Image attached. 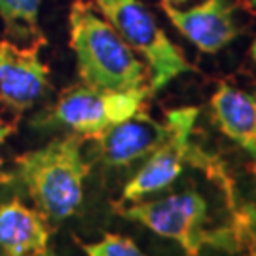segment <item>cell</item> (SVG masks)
I'll return each mask as SVG.
<instances>
[{"label": "cell", "instance_id": "13", "mask_svg": "<svg viewBox=\"0 0 256 256\" xmlns=\"http://www.w3.org/2000/svg\"><path fill=\"white\" fill-rule=\"evenodd\" d=\"M74 241L88 256H146L135 245V241L118 234H104L95 243H86L76 238Z\"/></svg>", "mask_w": 256, "mask_h": 256}, {"label": "cell", "instance_id": "7", "mask_svg": "<svg viewBox=\"0 0 256 256\" xmlns=\"http://www.w3.org/2000/svg\"><path fill=\"white\" fill-rule=\"evenodd\" d=\"M48 40L19 46L12 40H0V104L21 118L52 90L50 66L42 61L40 50Z\"/></svg>", "mask_w": 256, "mask_h": 256}, {"label": "cell", "instance_id": "20", "mask_svg": "<svg viewBox=\"0 0 256 256\" xmlns=\"http://www.w3.org/2000/svg\"><path fill=\"white\" fill-rule=\"evenodd\" d=\"M248 256H256V254H254V252H250V250H248Z\"/></svg>", "mask_w": 256, "mask_h": 256}, {"label": "cell", "instance_id": "5", "mask_svg": "<svg viewBox=\"0 0 256 256\" xmlns=\"http://www.w3.org/2000/svg\"><path fill=\"white\" fill-rule=\"evenodd\" d=\"M150 95L148 88L104 92L76 84L59 93L54 104L34 118L32 126L40 129L64 128L86 138H95L108 128L144 110V101Z\"/></svg>", "mask_w": 256, "mask_h": 256}, {"label": "cell", "instance_id": "6", "mask_svg": "<svg viewBox=\"0 0 256 256\" xmlns=\"http://www.w3.org/2000/svg\"><path fill=\"white\" fill-rule=\"evenodd\" d=\"M198 114L200 110L196 106H182L165 112V124L169 128L167 137L126 184L118 203L140 202L150 194L165 190L180 176L184 164L192 160L194 146L190 144V137Z\"/></svg>", "mask_w": 256, "mask_h": 256}, {"label": "cell", "instance_id": "9", "mask_svg": "<svg viewBox=\"0 0 256 256\" xmlns=\"http://www.w3.org/2000/svg\"><path fill=\"white\" fill-rule=\"evenodd\" d=\"M169 128L156 122L144 110L102 131L95 137L101 160L110 167H129L154 152L165 140Z\"/></svg>", "mask_w": 256, "mask_h": 256}, {"label": "cell", "instance_id": "18", "mask_svg": "<svg viewBox=\"0 0 256 256\" xmlns=\"http://www.w3.org/2000/svg\"><path fill=\"white\" fill-rule=\"evenodd\" d=\"M245 2H247V6L252 10V12H256V0H245Z\"/></svg>", "mask_w": 256, "mask_h": 256}, {"label": "cell", "instance_id": "2", "mask_svg": "<svg viewBox=\"0 0 256 256\" xmlns=\"http://www.w3.org/2000/svg\"><path fill=\"white\" fill-rule=\"evenodd\" d=\"M68 46L76 55L78 76L86 86L104 92L148 88L146 64L92 2H72L68 12Z\"/></svg>", "mask_w": 256, "mask_h": 256}, {"label": "cell", "instance_id": "19", "mask_svg": "<svg viewBox=\"0 0 256 256\" xmlns=\"http://www.w3.org/2000/svg\"><path fill=\"white\" fill-rule=\"evenodd\" d=\"M42 256H55V254H54V252H52V250H48L46 254H42Z\"/></svg>", "mask_w": 256, "mask_h": 256}, {"label": "cell", "instance_id": "8", "mask_svg": "<svg viewBox=\"0 0 256 256\" xmlns=\"http://www.w3.org/2000/svg\"><path fill=\"white\" fill-rule=\"evenodd\" d=\"M167 19L203 54H218L243 32L232 0H203L188 10L160 2Z\"/></svg>", "mask_w": 256, "mask_h": 256}, {"label": "cell", "instance_id": "15", "mask_svg": "<svg viewBox=\"0 0 256 256\" xmlns=\"http://www.w3.org/2000/svg\"><path fill=\"white\" fill-rule=\"evenodd\" d=\"M14 131H16V124H8V122H4V120L0 118V150L4 146L6 138H8ZM0 167H2V156H0Z\"/></svg>", "mask_w": 256, "mask_h": 256}, {"label": "cell", "instance_id": "3", "mask_svg": "<svg viewBox=\"0 0 256 256\" xmlns=\"http://www.w3.org/2000/svg\"><path fill=\"white\" fill-rule=\"evenodd\" d=\"M114 210L120 216L142 224L154 234L178 243L188 256H198L205 247L238 254L243 248L232 224L210 228L209 205L198 190H184L154 202L118 203Z\"/></svg>", "mask_w": 256, "mask_h": 256}, {"label": "cell", "instance_id": "11", "mask_svg": "<svg viewBox=\"0 0 256 256\" xmlns=\"http://www.w3.org/2000/svg\"><path fill=\"white\" fill-rule=\"evenodd\" d=\"M210 114L220 133L245 150L256 165V95L220 82L210 97Z\"/></svg>", "mask_w": 256, "mask_h": 256}, {"label": "cell", "instance_id": "16", "mask_svg": "<svg viewBox=\"0 0 256 256\" xmlns=\"http://www.w3.org/2000/svg\"><path fill=\"white\" fill-rule=\"evenodd\" d=\"M248 55L252 57V61L256 63V36L254 40H252V44H250V50H248Z\"/></svg>", "mask_w": 256, "mask_h": 256}, {"label": "cell", "instance_id": "4", "mask_svg": "<svg viewBox=\"0 0 256 256\" xmlns=\"http://www.w3.org/2000/svg\"><path fill=\"white\" fill-rule=\"evenodd\" d=\"M93 6L146 64L152 95L180 74L194 70L180 48L165 34L154 14L140 0H93Z\"/></svg>", "mask_w": 256, "mask_h": 256}, {"label": "cell", "instance_id": "12", "mask_svg": "<svg viewBox=\"0 0 256 256\" xmlns=\"http://www.w3.org/2000/svg\"><path fill=\"white\" fill-rule=\"evenodd\" d=\"M40 4L42 0H0V19L8 40L16 44L48 40L38 25Z\"/></svg>", "mask_w": 256, "mask_h": 256}, {"label": "cell", "instance_id": "14", "mask_svg": "<svg viewBox=\"0 0 256 256\" xmlns=\"http://www.w3.org/2000/svg\"><path fill=\"white\" fill-rule=\"evenodd\" d=\"M232 228L236 230L239 241L243 247L256 254V205L252 202H243L234 205Z\"/></svg>", "mask_w": 256, "mask_h": 256}, {"label": "cell", "instance_id": "10", "mask_svg": "<svg viewBox=\"0 0 256 256\" xmlns=\"http://www.w3.org/2000/svg\"><path fill=\"white\" fill-rule=\"evenodd\" d=\"M48 220L18 198L0 203V256H42L50 250Z\"/></svg>", "mask_w": 256, "mask_h": 256}, {"label": "cell", "instance_id": "17", "mask_svg": "<svg viewBox=\"0 0 256 256\" xmlns=\"http://www.w3.org/2000/svg\"><path fill=\"white\" fill-rule=\"evenodd\" d=\"M160 2H167V4H173V6H180V4L188 2V0H160Z\"/></svg>", "mask_w": 256, "mask_h": 256}, {"label": "cell", "instance_id": "1", "mask_svg": "<svg viewBox=\"0 0 256 256\" xmlns=\"http://www.w3.org/2000/svg\"><path fill=\"white\" fill-rule=\"evenodd\" d=\"M86 140L76 133L57 137L14 162V182L27 192L48 224H61L82 205L84 180L92 169L82 154Z\"/></svg>", "mask_w": 256, "mask_h": 256}]
</instances>
